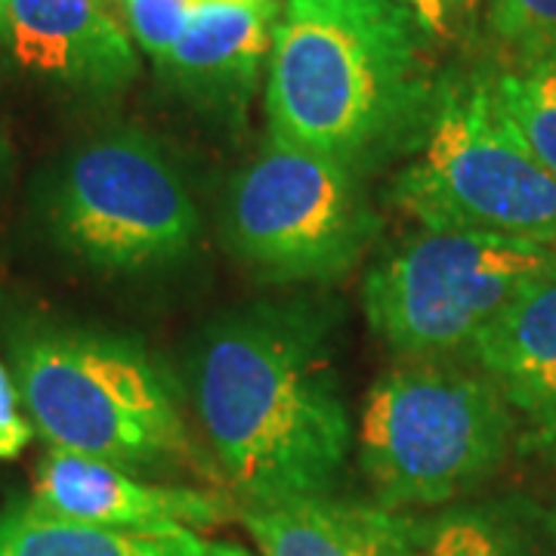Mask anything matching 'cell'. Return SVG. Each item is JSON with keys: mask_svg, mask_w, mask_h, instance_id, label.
<instances>
[{"mask_svg": "<svg viewBox=\"0 0 556 556\" xmlns=\"http://www.w3.org/2000/svg\"><path fill=\"white\" fill-rule=\"evenodd\" d=\"M325 318L306 303H260L219 318L201 338L195 415L244 504L328 495L350 455L353 420Z\"/></svg>", "mask_w": 556, "mask_h": 556, "instance_id": "1", "label": "cell"}, {"mask_svg": "<svg viewBox=\"0 0 556 556\" xmlns=\"http://www.w3.org/2000/svg\"><path fill=\"white\" fill-rule=\"evenodd\" d=\"M430 40L396 0H285L266 75L273 137L356 170L420 137L439 90Z\"/></svg>", "mask_w": 556, "mask_h": 556, "instance_id": "2", "label": "cell"}, {"mask_svg": "<svg viewBox=\"0 0 556 556\" xmlns=\"http://www.w3.org/2000/svg\"><path fill=\"white\" fill-rule=\"evenodd\" d=\"M10 371L25 415L50 448L124 470L199 460L177 383L134 340L28 321L10 338Z\"/></svg>", "mask_w": 556, "mask_h": 556, "instance_id": "3", "label": "cell"}, {"mask_svg": "<svg viewBox=\"0 0 556 556\" xmlns=\"http://www.w3.org/2000/svg\"><path fill=\"white\" fill-rule=\"evenodd\" d=\"M510 405L485 375L412 365L371 387L358 417V460L378 507H437L497 467Z\"/></svg>", "mask_w": 556, "mask_h": 556, "instance_id": "4", "label": "cell"}, {"mask_svg": "<svg viewBox=\"0 0 556 556\" xmlns=\"http://www.w3.org/2000/svg\"><path fill=\"white\" fill-rule=\"evenodd\" d=\"M393 201L427 229H470L556 248V179L504 124L492 80L445 84L399 170Z\"/></svg>", "mask_w": 556, "mask_h": 556, "instance_id": "5", "label": "cell"}, {"mask_svg": "<svg viewBox=\"0 0 556 556\" xmlns=\"http://www.w3.org/2000/svg\"><path fill=\"white\" fill-rule=\"evenodd\" d=\"M43 223L68 257L112 276L170 266L201 232L199 204L177 164L134 127L102 130L62 159Z\"/></svg>", "mask_w": 556, "mask_h": 556, "instance_id": "6", "label": "cell"}, {"mask_svg": "<svg viewBox=\"0 0 556 556\" xmlns=\"http://www.w3.org/2000/svg\"><path fill=\"white\" fill-rule=\"evenodd\" d=\"M554 266L551 244L420 226L368 269L362 306L371 331L399 356L470 353L501 309Z\"/></svg>", "mask_w": 556, "mask_h": 556, "instance_id": "7", "label": "cell"}, {"mask_svg": "<svg viewBox=\"0 0 556 556\" xmlns=\"http://www.w3.org/2000/svg\"><path fill=\"white\" fill-rule=\"evenodd\" d=\"M378 229L356 167L276 137L229 189L226 239L269 281L346 276Z\"/></svg>", "mask_w": 556, "mask_h": 556, "instance_id": "8", "label": "cell"}, {"mask_svg": "<svg viewBox=\"0 0 556 556\" xmlns=\"http://www.w3.org/2000/svg\"><path fill=\"white\" fill-rule=\"evenodd\" d=\"M0 43L20 72L80 97H115L139 75L115 0H7Z\"/></svg>", "mask_w": 556, "mask_h": 556, "instance_id": "9", "label": "cell"}, {"mask_svg": "<svg viewBox=\"0 0 556 556\" xmlns=\"http://www.w3.org/2000/svg\"><path fill=\"white\" fill-rule=\"evenodd\" d=\"M31 510L121 532H204L232 517V501L192 485H159L109 460L50 448L31 479Z\"/></svg>", "mask_w": 556, "mask_h": 556, "instance_id": "10", "label": "cell"}, {"mask_svg": "<svg viewBox=\"0 0 556 556\" xmlns=\"http://www.w3.org/2000/svg\"><path fill=\"white\" fill-rule=\"evenodd\" d=\"M278 10L260 3H214L192 7L186 31L159 62V75L177 93L211 109H241L257 87L260 68L269 60Z\"/></svg>", "mask_w": 556, "mask_h": 556, "instance_id": "11", "label": "cell"}, {"mask_svg": "<svg viewBox=\"0 0 556 556\" xmlns=\"http://www.w3.org/2000/svg\"><path fill=\"white\" fill-rule=\"evenodd\" d=\"M470 353L510 408L556 427V266L501 309Z\"/></svg>", "mask_w": 556, "mask_h": 556, "instance_id": "12", "label": "cell"}, {"mask_svg": "<svg viewBox=\"0 0 556 556\" xmlns=\"http://www.w3.org/2000/svg\"><path fill=\"white\" fill-rule=\"evenodd\" d=\"M390 519L393 510L328 495L241 507L260 556H383Z\"/></svg>", "mask_w": 556, "mask_h": 556, "instance_id": "13", "label": "cell"}, {"mask_svg": "<svg viewBox=\"0 0 556 556\" xmlns=\"http://www.w3.org/2000/svg\"><path fill=\"white\" fill-rule=\"evenodd\" d=\"M0 556H248L192 529L121 532L47 517L28 504L0 514Z\"/></svg>", "mask_w": 556, "mask_h": 556, "instance_id": "14", "label": "cell"}, {"mask_svg": "<svg viewBox=\"0 0 556 556\" xmlns=\"http://www.w3.org/2000/svg\"><path fill=\"white\" fill-rule=\"evenodd\" d=\"M383 556H517V544L497 519L479 510L439 517L393 514Z\"/></svg>", "mask_w": 556, "mask_h": 556, "instance_id": "15", "label": "cell"}, {"mask_svg": "<svg viewBox=\"0 0 556 556\" xmlns=\"http://www.w3.org/2000/svg\"><path fill=\"white\" fill-rule=\"evenodd\" d=\"M492 100L526 152L556 179V56L492 80Z\"/></svg>", "mask_w": 556, "mask_h": 556, "instance_id": "16", "label": "cell"}, {"mask_svg": "<svg viewBox=\"0 0 556 556\" xmlns=\"http://www.w3.org/2000/svg\"><path fill=\"white\" fill-rule=\"evenodd\" d=\"M127 35L149 60L164 62L186 31L195 0H115Z\"/></svg>", "mask_w": 556, "mask_h": 556, "instance_id": "17", "label": "cell"}, {"mask_svg": "<svg viewBox=\"0 0 556 556\" xmlns=\"http://www.w3.org/2000/svg\"><path fill=\"white\" fill-rule=\"evenodd\" d=\"M492 28L532 60L556 53V0H492Z\"/></svg>", "mask_w": 556, "mask_h": 556, "instance_id": "18", "label": "cell"}, {"mask_svg": "<svg viewBox=\"0 0 556 556\" xmlns=\"http://www.w3.org/2000/svg\"><path fill=\"white\" fill-rule=\"evenodd\" d=\"M31 437H35V427L22 408L13 371H10V365L0 362V460L20 457Z\"/></svg>", "mask_w": 556, "mask_h": 556, "instance_id": "19", "label": "cell"}, {"mask_svg": "<svg viewBox=\"0 0 556 556\" xmlns=\"http://www.w3.org/2000/svg\"><path fill=\"white\" fill-rule=\"evenodd\" d=\"M396 3H402L433 40L455 38L457 25L473 10V0H396Z\"/></svg>", "mask_w": 556, "mask_h": 556, "instance_id": "20", "label": "cell"}, {"mask_svg": "<svg viewBox=\"0 0 556 556\" xmlns=\"http://www.w3.org/2000/svg\"><path fill=\"white\" fill-rule=\"evenodd\" d=\"M7 161H10V146H7L3 127H0V179H3V174H7Z\"/></svg>", "mask_w": 556, "mask_h": 556, "instance_id": "21", "label": "cell"}, {"mask_svg": "<svg viewBox=\"0 0 556 556\" xmlns=\"http://www.w3.org/2000/svg\"><path fill=\"white\" fill-rule=\"evenodd\" d=\"M3 22H7V0H0V35H3Z\"/></svg>", "mask_w": 556, "mask_h": 556, "instance_id": "22", "label": "cell"}, {"mask_svg": "<svg viewBox=\"0 0 556 556\" xmlns=\"http://www.w3.org/2000/svg\"><path fill=\"white\" fill-rule=\"evenodd\" d=\"M201 3V0H195ZM214 3H260V0H214Z\"/></svg>", "mask_w": 556, "mask_h": 556, "instance_id": "23", "label": "cell"}, {"mask_svg": "<svg viewBox=\"0 0 556 556\" xmlns=\"http://www.w3.org/2000/svg\"><path fill=\"white\" fill-rule=\"evenodd\" d=\"M554 56H556V53H554Z\"/></svg>", "mask_w": 556, "mask_h": 556, "instance_id": "24", "label": "cell"}]
</instances>
